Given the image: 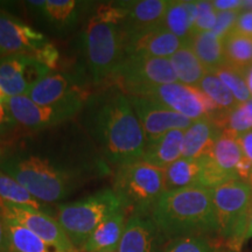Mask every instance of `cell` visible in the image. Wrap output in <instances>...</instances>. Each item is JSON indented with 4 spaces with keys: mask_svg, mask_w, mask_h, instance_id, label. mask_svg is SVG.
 <instances>
[{
    "mask_svg": "<svg viewBox=\"0 0 252 252\" xmlns=\"http://www.w3.org/2000/svg\"><path fill=\"white\" fill-rule=\"evenodd\" d=\"M222 131L209 118H202L193 122L184 135L182 158L200 159L212 156L214 145Z\"/></svg>",
    "mask_w": 252,
    "mask_h": 252,
    "instance_id": "obj_19",
    "label": "cell"
},
{
    "mask_svg": "<svg viewBox=\"0 0 252 252\" xmlns=\"http://www.w3.org/2000/svg\"><path fill=\"white\" fill-rule=\"evenodd\" d=\"M198 176H200L198 159L180 158L166 168V191L198 186Z\"/></svg>",
    "mask_w": 252,
    "mask_h": 252,
    "instance_id": "obj_27",
    "label": "cell"
},
{
    "mask_svg": "<svg viewBox=\"0 0 252 252\" xmlns=\"http://www.w3.org/2000/svg\"><path fill=\"white\" fill-rule=\"evenodd\" d=\"M34 59H36L40 63L46 65L49 70L58 68L60 61V53L56 47L53 43L47 42L41 48L37 50L33 55Z\"/></svg>",
    "mask_w": 252,
    "mask_h": 252,
    "instance_id": "obj_38",
    "label": "cell"
},
{
    "mask_svg": "<svg viewBox=\"0 0 252 252\" xmlns=\"http://www.w3.org/2000/svg\"><path fill=\"white\" fill-rule=\"evenodd\" d=\"M0 252H9V243L5 219L0 212Z\"/></svg>",
    "mask_w": 252,
    "mask_h": 252,
    "instance_id": "obj_44",
    "label": "cell"
},
{
    "mask_svg": "<svg viewBox=\"0 0 252 252\" xmlns=\"http://www.w3.org/2000/svg\"><path fill=\"white\" fill-rule=\"evenodd\" d=\"M0 169L17 180L40 202L64 200L76 184L75 174L39 156H14L0 163Z\"/></svg>",
    "mask_w": 252,
    "mask_h": 252,
    "instance_id": "obj_3",
    "label": "cell"
},
{
    "mask_svg": "<svg viewBox=\"0 0 252 252\" xmlns=\"http://www.w3.org/2000/svg\"><path fill=\"white\" fill-rule=\"evenodd\" d=\"M122 210L124 207L113 189H103L76 202L59 206L58 222L75 248H82L104 220Z\"/></svg>",
    "mask_w": 252,
    "mask_h": 252,
    "instance_id": "obj_6",
    "label": "cell"
},
{
    "mask_svg": "<svg viewBox=\"0 0 252 252\" xmlns=\"http://www.w3.org/2000/svg\"><path fill=\"white\" fill-rule=\"evenodd\" d=\"M91 130L104 156L119 167L140 161L146 137L130 99L121 91L105 94L94 105Z\"/></svg>",
    "mask_w": 252,
    "mask_h": 252,
    "instance_id": "obj_1",
    "label": "cell"
},
{
    "mask_svg": "<svg viewBox=\"0 0 252 252\" xmlns=\"http://www.w3.org/2000/svg\"><path fill=\"white\" fill-rule=\"evenodd\" d=\"M219 234L215 249L241 252L245 242L252 188L247 181L232 180L212 189Z\"/></svg>",
    "mask_w": 252,
    "mask_h": 252,
    "instance_id": "obj_4",
    "label": "cell"
},
{
    "mask_svg": "<svg viewBox=\"0 0 252 252\" xmlns=\"http://www.w3.org/2000/svg\"><path fill=\"white\" fill-rule=\"evenodd\" d=\"M249 185L251 186V188H252V173H251V175H250V178H249Z\"/></svg>",
    "mask_w": 252,
    "mask_h": 252,
    "instance_id": "obj_49",
    "label": "cell"
},
{
    "mask_svg": "<svg viewBox=\"0 0 252 252\" xmlns=\"http://www.w3.org/2000/svg\"><path fill=\"white\" fill-rule=\"evenodd\" d=\"M126 18L122 24L124 34L160 26L165 18L169 1L167 0H138L124 1Z\"/></svg>",
    "mask_w": 252,
    "mask_h": 252,
    "instance_id": "obj_17",
    "label": "cell"
},
{
    "mask_svg": "<svg viewBox=\"0 0 252 252\" xmlns=\"http://www.w3.org/2000/svg\"><path fill=\"white\" fill-rule=\"evenodd\" d=\"M50 70L31 55H7L0 59V90L7 97L27 96Z\"/></svg>",
    "mask_w": 252,
    "mask_h": 252,
    "instance_id": "obj_11",
    "label": "cell"
},
{
    "mask_svg": "<svg viewBox=\"0 0 252 252\" xmlns=\"http://www.w3.org/2000/svg\"><path fill=\"white\" fill-rule=\"evenodd\" d=\"M239 12H219L217 13L216 24L213 28V33H215L220 39H224L234 31L236 21H237Z\"/></svg>",
    "mask_w": 252,
    "mask_h": 252,
    "instance_id": "obj_37",
    "label": "cell"
},
{
    "mask_svg": "<svg viewBox=\"0 0 252 252\" xmlns=\"http://www.w3.org/2000/svg\"><path fill=\"white\" fill-rule=\"evenodd\" d=\"M137 115L147 144L159 139L171 130H187L193 121L165 108L161 104L140 96H127Z\"/></svg>",
    "mask_w": 252,
    "mask_h": 252,
    "instance_id": "obj_13",
    "label": "cell"
},
{
    "mask_svg": "<svg viewBox=\"0 0 252 252\" xmlns=\"http://www.w3.org/2000/svg\"><path fill=\"white\" fill-rule=\"evenodd\" d=\"M217 11L213 1H196V17L193 25V35L203 32H212L216 24Z\"/></svg>",
    "mask_w": 252,
    "mask_h": 252,
    "instance_id": "obj_36",
    "label": "cell"
},
{
    "mask_svg": "<svg viewBox=\"0 0 252 252\" xmlns=\"http://www.w3.org/2000/svg\"><path fill=\"white\" fill-rule=\"evenodd\" d=\"M225 65L247 76L252 65V36L230 33L223 39Z\"/></svg>",
    "mask_w": 252,
    "mask_h": 252,
    "instance_id": "obj_25",
    "label": "cell"
},
{
    "mask_svg": "<svg viewBox=\"0 0 252 252\" xmlns=\"http://www.w3.org/2000/svg\"><path fill=\"white\" fill-rule=\"evenodd\" d=\"M0 200L13 206L30 208L37 212L46 213V207L39 200H36L26 188L1 169H0Z\"/></svg>",
    "mask_w": 252,
    "mask_h": 252,
    "instance_id": "obj_28",
    "label": "cell"
},
{
    "mask_svg": "<svg viewBox=\"0 0 252 252\" xmlns=\"http://www.w3.org/2000/svg\"><path fill=\"white\" fill-rule=\"evenodd\" d=\"M130 96L146 97L193 122L212 119L220 112L219 106L200 88L186 86L180 82L150 86Z\"/></svg>",
    "mask_w": 252,
    "mask_h": 252,
    "instance_id": "obj_8",
    "label": "cell"
},
{
    "mask_svg": "<svg viewBox=\"0 0 252 252\" xmlns=\"http://www.w3.org/2000/svg\"><path fill=\"white\" fill-rule=\"evenodd\" d=\"M215 252H236V251L226 250V249H215Z\"/></svg>",
    "mask_w": 252,
    "mask_h": 252,
    "instance_id": "obj_47",
    "label": "cell"
},
{
    "mask_svg": "<svg viewBox=\"0 0 252 252\" xmlns=\"http://www.w3.org/2000/svg\"><path fill=\"white\" fill-rule=\"evenodd\" d=\"M83 47L94 83L112 78L125 58L121 26L104 21L97 15L90 18L83 32Z\"/></svg>",
    "mask_w": 252,
    "mask_h": 252,
    "instance_id": "obj_7",
    "label": "cell"
},
{
    "mask_svg": "<svg viewBox=\"0 0 252 252\" xmlns=\"http://www.w3.org/2000/svg\"><path fill=\"white\" fill-rule=\"evenodd\" d=\"M151 219L167 237L219 234L212 189L201 186L163 193L151 212Z\"/></svg>",
    "mask_w": 252,
    "mask_h": 252,
    "instance_id": "obj_2",
    "label": "cell"
},
{
    "mask_svg": "<svg viewBox=\"0 0 252 252\" xmlns=\"http://www.w3.org/2000/svg\"><path fill=\"white\" fill-rule=\"evenodd\" d=\"M124 34V33H123ZM185 43L162 25L124 34L125 56H151L169 59Z\"/></svg>",
    "mask_w": 252,
    "mask_h": 252,
    "instance_id": "obj_14",
    "label": "cell"
},
{
    "mask_svg": "<svg viewBox=\"0 0 252 252\" xmlns=\"http://www.w3.org/2000/svg\"><path fill=\"white\" fill-rule=\"evenodd\" d=\"M83 102H72L45 106L33 102L28 96L8 97V112L17 124L32 131L53 127L74 117L83 106Z\"/></svg>",
    "mask_w": 252,
    "mask_h": 252,
    "instance_id": "obj_10",
    "label": "cell"
},
{
    "mask_svg": "<svg viewBox=\"0 0 252 252\" xmlns=\"http://www.w3.org/2000/svg\"><path fill=\"white\" fill-rule=\"evenodd\" d=\"M185 131L179 128L171 130L161 135L159 139L147 144L140 161L166 169L173 162L182 158Z\"/></svg>",
    "mask_w": 252,
    "mask_h": 252,
    "instance_id": "obj_20",
    "label": "cell"
},
{
    "mask_svg": "<svg viewBox=\"0 0 252 252\" xmlns=\"http://www.w3.org/2000/svg\"><path fill=\"white\" fill-rule=\"evenodd\" d=\"M244 7H252V1H244Z\"/></svg>",
    "mask_w": 252,
    "mask_h": 252,
    "instance_id": "obj_48",
    "label": "cell"
},
{
    "mask_svg": "<svg viewBox=\"0 0 252 252\" xmlns=\"http://www.w3.org/2000/svg\"><path fill=\"white\" fill-rule=\"evenodd\" d=\"M168 60L175 72L176 80L182 84L197 87L202 78L206 76L207 70L195 55L189 43H185Z\"/></svg>",
    "mask_w": 252,
    "mask_h": 252,
    "instance_id": "obj_24",
    "label": "cell"
},
{
    "mask_svg": "<svg viewBox=\"0 0 252 252\" xmlns=\"http://www.w3.org/2000/svg\"><path fill=\"white\" fill-rule=\"evenodd\" d=\"M250 131H252V98L226 113L222 130L235 138H239Z\"/></svg>",
    "mask_w": 252,
    "mask_h": 252,
    "instance_id": "obj_32",
    "label": "cell"
},
{
    "mask_svg": "<svg viewBox=\"0 0 252 252\" xmlns=\"http://www.w3.org/2000/svg\"><path fill=\"white\" fill-rule=\"evenodd\" d=\"M188 43L207 72H214L225 64L223 39L213 32L194 34Z\"/></svg>",
    "mask_w": 252,
    "mask_h": 252,
    "instance_id": "obj_23",
    "label": "cell"
},
{
    "mask_svg": "<svg viewBox=\"0 0 252 252\" xmlns=\"http://www.w3.org/2000/svg\"><path fill=\"white\" fill-rule=\"evenodd\" d=\"M112 80L128 94L143 88L178 82L168 59L151 56H125Z\"/></svg>",
    "mask_w": 252,
    "mask_h": 252,
    "instance_id": "obj_9",
    "label": "cell"
},
{
    "mask_svg": "<svg viewBox=\"0 0 252 252\" xmlns=\"http://www.w3.org/2000/svg\"><path fill=\"white\" fill-rule=\"evenodd\" d=\"M159 230L152 219L133 214L126 222L118 252H154Z\"/></svg>",
    "mask_w": 252,
    "mask_h": 252,
    "instance_id": "obj_18",
    "label": "cell"
},
{
    "mask_svg": "<svg viewBox=\"0 0 252 252\" xmlns=\"http://www.w3.org/2000/svg\"><path fill=\"white\" fill-rule=\"evenodd\" d=\"M212 157L223 171L236 175V167L243 159L244 154L237 138L222 132L214 145Z\"/></svg>",
    "mask_w": 252,
    "mask_h": 252,
    "instance_id": "obj_29",
    "label": "cell"
},
{
    "mask_svg": "<svg viewBox=\"0 0 252 252\" xmlns=\"http://www.w3.org/2000/svg\"><path fill=\"white\" fill-rule=\"evenodd\" d=\"M200 161V176H198V186L201 187L214 189L232 180H239L234 174H229L223 171L215 162L212 156H206L198 159Z\"/></svg>",
    "mask_w": 252,
    "mask_h": 252,
    "instance_id": "obj_33",
    "label": "cell"
},
{
    "mask_svg": "<svg viewBox=\"0 0 252 252\" xmlns=\"http://www.w3.org/2000/svg\"><path fill=\"white\" fill-rule=\"evenodd\" d=\"M231 33L252 36V9L239 12L235 28Z\"/></svg>",
    "mask_w": 252,
    "mask_h": 252,
    "instance_id": "obj_39",
    "label": "cell"
},
{
    "mask_svg": "<svg viewBox=\"0 0 252 252\" xmlns=\"http://www.w3.org/2000/svg\"><path fill=\"white\" fill-rule=\"evenodd\" d=\"M113 191L124 210H131L132 215L151 214L166 191V169L144 161L121 166L113 181Z\"/></svg>",
    "mask_w": 252,
    "mask_h": 252,
    "instance_id": "obj_5",
    "label": "cell"
},
{
    "mask_svg": "<svg viewBox=\"0 0 252 252\" xmlns=\"http://www.w3.org/2000/svg\"><path fill=\"white\" fill-rule=\"evenodd\" d=\"M80 2L74 0H47L42 11L43 17L59 30L70 27L76 23Z\"/></svg>",
    "mask_w": 252,
    "mask_h": 252,
    "instance_id": "obj_30",
    "label": "cell"
},
{
    "mask_svg": "<svg viewBox=\"0 0 252 252\" xmlns=\"http://www.w3.org/2000/svg\"><path fill=\"white\" fill-rule=\"evenodd\" d=\"M5 223L9 252H60L24 225L11 220H5Z\"/></svg>",
    "mask_w": 252,
    "mask_h": 252,
    "instance_id": "obj_26",
    "label": "cell"
},
{
    "mask_svg": "<svg viewBox=\"0 0 252 252\" xmlns=\"http://www.w3.org/2000/svg\"><path fill=\"white\" fill-rule=\"evenodd\" d=\"M125 228L124 210L110 217L100 224L82 247L84 252H115L118 249Z\"/></svg>",
    "mask_w": 252,
    "mask_h": 252,
    "instance_id": "obj_21",
    "label": "cell"
},
{
    "mask_svg": "<svg viewBox=\"0 0 252 252\" xmlns=\"http://www.w3.org/2000/svg\"><path fill=\"white\" fill-rule=\"evenodd\" d=\"M245 81H247L248 88H249V90H250L251 96H252V65L249 68V70L247 72V76H245Z\"/></svg>",
    "mask_w": 252,
    "mask_h": 252,
    "instance_id": "obj_46",
    "label": "cell"
},
{
    "mask_svg": "<svg viewBox=\"0 0 252 252\" xmlns=\"http://www.w3.org/2000/svg\"><path fill=\"white\" fill-rule=\"evenodd\" d=\"M27 96L36 104L45 106L72 102H86V93L78 77L67 72H53L36 83Z\"/></svg>",
    "mask_w": 252,
    "mask_h": 252,
    "instance_id": "obj_16",
    "label": "cell"
},
{
    "mask_svg": "<svg viewBox=\"0 0 252 252\" xmlns=\"http://www.w3.org/2000/svg\"><path fill=\"white\" fill-rule=\"evenodd\" d=\"M252 237V201L250 209H249L248 214V222H247V231H245V241Z\"/></svg>",
    "mask_w": 252,
    "mask_h": 252,
    "instance_id": "obj_45",
    "label": "cell"
},
{
    "mask_svg": "<svg viewBox=\"0 0 252 252\" xmlns=\"http://www.w3.org/2000/svg\"><path fill=\"white\" fill-rule=\"evenodd\" d=\"M237 139L239 145H241L242 151H243L244 157H247L249 160L252 161V131L241 135Z\"/></svg>",
    "mask_w": 252,
    "mask_h": 252,
    "instance_id": "obj_43",
    "label": "cell"
},
{
    "mask_svg": "<svg viewBox=\"0 0 252 252\" xmlns=\"http://www.w3.org/2000/svg\"><path fill=\"white\" fill-rule=\"evenodd\" d=\"M8 97L0 90V127H5L12 123H15L13 118L9 115L7 105H6V100Z\"/></svg>",
    "mask_w": 252,
    "mask_h": 252,
    "instance_id": "obj_42",
    "label": "cell"
},
{
    "mask_svg": "<svg viewBox=\"0 0 252 252\" xmlns=\"http://www.w3.org/2000/svg\"><path fill=\"white\" fill-rule=\"evenodd\" d=\"M0 212L5 220H14L25 228L30 229L42 241L58 249L60 252H78L60 223L47 213L13 206L2 202L1 200Z\"/></svg>",
    "mask_w": 252,
    "mask_h": 252,
    "instance_id": "obj_12",
    "label": "cell"
},
{
    "mask_svg": "<svg viewBox=\"0 0 252 252\" xmlns=\"http://www.w3.org/2000/svg\"><path fill=\"white\" fill-rule=\"evenodd\" d=\"M213 74L216 75L220 78V81L231 91L236 102L238 104H244L252 98L247 81H245V76H243L241 72L236 71L224 64L216 69Z\"/></svg>",
    "mask_w": 252,
    "mask_h": 252,
    "instance_id": "obj_34",
    "label": "cell"
},
{
    "mask_svg": "<svg viewBox=\"0 0 252 252\" xmlns=\"http://www.w3.org/2000/svg\"><path fill=\"white\" fill-rule=\"evenodd\" d=\"M197 88H200L219 106L220 111H231L239 105L231 91L213 72H207Z\"/></svg>",
    "mask_w": 252,
    "mask_h": 252,
    "instance_id": "obj_31",
    "label": "cell"
},
{
    "mask_svg": "<svg viewBox=\"0 0 252 252\" xmlns=\"http://www.w3.org/2000/svg\"><path fill=\"white\" fill-rule=\"evenodd\" d=\"M215 9L219 12H241L244 8V1L242 0H215L213 1Z\"/></svg>",
    "mask_w": 252,
    "mask_h": 252,
    "instance_id": "obj_40",
    "label": "cell"
},
{
    "mask_svg": "<svg viewBox=\"0 0 252 252\" xmlns=\"http://www.w3.org/2000/svg\"><path fill=\"white\" fill-rule=\"evenodd\" d=\"M163 252H215V247L206 236H184L173 239Z\"/></svg>",
    "mask_w": 252,
    "mask_h": 252,
    "instance_id": "obj_35",
    "label": "cell"
},
{
    "mask_svg": "<svg viewBox=\"0 0 252 252\" xmlns=\"http://www.w3.org/2000/svg\"><path fill=\"white\" fill-rule=\"evenodd\" d=\"M196 17V1H169L162 26L188 43L193 36V25Z\"/></svg>",
    "mask_w": 252,
    "mask_h": 252,
    "instance_id": "obj_22",
    "label": "cell"
},
{
    "mask_svg": "<svg viewBox=\"0 0 252 252\" xmlns=\"http://www.w3.org/2000/svg\"><path fill=\"white\" fill-rule=\"evenodd\" d=\"M236 175L239 180L242 181H249V178H250L252 173V161L249 160L247 157H243V159L239 161V163L236 167Z\"/></svg>",
    "mask_w": 252,
    "mask_h": 252,
    "instance_id": "obj_41",
    "label": "cell"
},
{
    "mask_svg": "<svg viewBox=\"0 0 252 252\" xmlns=\"http://www.w3.org/2000/svg\"><path fill=\"white\" fill-rule=\"evenodd\" d=\"M47 42L45 34L0 11V54L33 56Z\"/></svg>",
    "mask_w": 252,
    "mask_h": 252,
    "instance_id": "obj_15",
    "label": "cell"
},
{
    "mask_svg": "<svg viewBox=\"0 0 252 252\" xmlns=\"http://www.w3.org/2000/svg\"><path fill=\"white\" fill-rule=\"evenodd\" d=\"M0 55H1V54H0Z\"/></svg>",
    "mask_w": 252,
    "mask_h": 252,
    "instance_id": "obj_50",
    "label": "cell"
}]
</instances>
